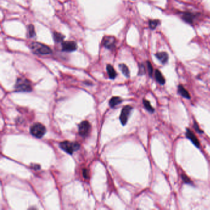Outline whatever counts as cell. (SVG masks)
Returning a JSON list of instances; mask_svg holds the SVG:
<instances>
[{
	"mask_svg": "<svg viewBox=\"0 0 210 210\" xmlns=\"http://www.w3.org/2000/svg\"><path fill=\"white\" fill-rule=\"evenodd\" d=\"M30 48L35 54L48 55L52 53V49L49 46L41 43L33 42L30 45Z\"/></svg>",
	"mask_w": 210,
	"mask_h": 210,
	"instance_id": "obj_1",
	"label": "cell"
},
{
	"mask_svg": "<svg viewBox=\"0 0 210 210\" xmlns=\"http://www.w3.org/2000/svg\"><path fill=\"white\" fill-rule=\"evenodd\" d=\"M15 89L17 91L20 92H30L32 88L30 82L25 78H18L15 85Z\"/></svg>",
	"mask_w": 210,
	"mask_h": 210,
	"instance_id": "obj_2",
	"label": "cell"
},
{
	"mask_svg": "<svg viewBox=\"0 0 210 210\" xmlns=\"http://www.w3.org/2000/svg\"><path fill=\"white\" fill-rule=\"evenodd\" d=\"M46 129L45 126L41 123H36L30 128L31 134L37 138H42L46 133Z\"/></svg>",
	"mask_w": 210,
	"mask_h": 210,
	"instance_id": "obj_3",
	"label": "cell"
},
{
	"mask_svg": "<svg viewBox=\"0 0 210 210\" xmlns=\"http://www.w3.org/2000/svg\"><path fill=\"white\" fill-rule=\"evenodd\" d=\"M61 148L69 154H72L75 151L79 148V144L77 142H71L69 141H64L60 143Z\"/></svg>",
	"mask_w": 210,
	"mask_h": 210,
	"instance_id": "obj_4",
	"label": "cell"
},
{
	"mask_svg": "<svg viewBox=\"0 0 210 210\" xmlns=\"http://www.w3.org/2000/svg\"><path fill=\"white\" fill-rule=\"evenodd\" d=\"M117 40L113 36H105L102 39V45L106 49L113 50L116 46Z\"/></svg>",
	"mask_w": 210,
	"mask_h": 210,
	"instance_id": "obj_5",
	"label": "cell"
},
{
	"mask_svg": "<svg viewBox=\"0 0 210 210\" xmlns=\"http://www.w3.org/2000/svg\"><path fill=\"white\" fill-rule=\"evenodd\" d=\"M133 109V107L129 105L125 106L122 110V113L120 115V122L123 125H125L128 122L129 116L130 113Z\"/></svg>",
	"mask_w": 210,
	"mask_h": 210,
	"instance_id": "obj_6",
	"label": "cell"
},
{
	"mask_svg": "<svg viewBox=\"0 0 210 210\" xmlns=\"http://www.w3.org/2000/svg\"><path fill=\"white\" fill-rule=\"evenodd\" d=\"M91 125L88 121L82 122L78 126V132L83 137L87 136L90 131Z\"/></svg>",
	"mask_w": 210,
	"mask_h": 210,
	"instance_id": "obj_7",
	"label": "cell"
},
{
	"mask_svg": "<svg viewBox=\"0 0 210 210\" xmlns=\"http://www.w3.org/2000/svg\"><path fill=\"white\" fill-rule=\"evenodd\" d=\"M77 48V44L74 41H67L62 43V50L65 52H73L76 51Z\"/></svg>",
	"mask_w": 210,
	"mask_h": 210,
	"instance_id": "obj_8",
	"label": "cell"
},
{
	"mask_svg": "<svg viewBox=\"0 0 210 210\" xmlns=\"http://www.w3.org/2000/svg\"><path fill=\"white\" fill-rule=\"evenodd\" d=\"M186 136L188 139H189L192 142V143L197 146V147H199L200 146V142L199 140L198 139V138L195 136V135L194 134V133L190 130H187V132H186Z\"/></svg>",
	"mask_w": 210,
	"mask_h": 210,
	"instance_id": "obj_9",
	"label": "cell"
},
{
	"mask_svg": "<svg viewBox=\"0 0 210 210\" xmlns=\"http://www.w3.org/2000/svg\"><path fill=\"white\" fill-rule=\"evenodd\" d=\"M155 56L163 64H166L168 61L169 56H168V54L166 52L157 53L155 54Z\"/></svg>",
	"mask_w": 210,
	"mask_h": 210,
	"instance_id": "obj_10",
	"label": "cell"
},
{
	"mask_svg": "<svg viewBox=\"0 0 210 210\" xmlns=\"http://www.w3.org/2000/svg\"><path fill=\"white\" fill-rule=\"evenodd\" d=\"M182 18L185 22L189 24H192L195 19V15L194 14L190 13V12H185L182 15Z\"/></svg>",
	"mask_w": 210,
	"mask_h": 210,
	"instance_id": "obj_11",
	"label": "cell"
},
{
	"mask_svg": "<svg viewBox=\"0 0 210 210\" xmlns=\"http://www.w3.org/2000/svg\"><path fill=\"white\" fill-rule=\"evenodd\" d=\"M106 68H107V73H108L109 78L110 79H115L117 75V73L115 70L114 69V68L110 64H108Z\"/></svg>",
	"mask_w": 210,
	"mask_h": 210,
	"instance_id": "obj_12",
	"label": "cell"
},
{
	"mask_svg": "<svg viewBox=\"0 0 210 210\" xmlns=\"http://www.w3.org/2000/svg\"><path fill=\"white\" fill-rule=\"evenodd\" d=\"M178 92L183 97L186 99H190L191 96L188 91L183 87L182 85H179L178 86Z\"/></svg>",
	"mask_w": 210,
	"mask_h": 210,
	"instance_id": "obj_13",
	"label": "cell"
},
{
	"mask_svg": "<svg viewBox=\"0 0 210 210\" xmlns=\"http://www.w3.org/2000/svg\"><path fill=\"white\" fill-rule=\"evenodd\" d=\"M155 79L157 81V82H158L160 84H165V79L163 75L161 74V73L159 70H155Z\"/></svg>",
	"mask_w": 210,
	"mask_h": 210,
	"instance_id": "obj_14",
	"label": "cell"
},
{
	"mask_svg": "<svg viewBox=\"0 0 210 210\" xmlns=\"http://www.w3.org/2000/svg\"><path fill=\"white\" fill-rule=\"evenodd\" d=\"M65 38V36L60 33L54 32L53 33V39L55 42L56 43H59V42H62Z\"/></svg>",
	"mask_w": 210,
	"mask_h": 210,
	"instance_id": "obj_15",
	"label": "cell"
},
{
	"mask_svg": "<svg viewBox=\"0 0 210 210\" xmlns=\"http://www.w3.org/2000/svg\"><path fill=\"white\" fill-rule=\"evenodd\" d=\"M119 68L123 73V74L127 78L130 77V70L126 65L124 64H121L119 65Z\"/></svg>",
	"mask_w": 210,
	"mask_h": 210,
	"instance_id": "obj_16",
	"label": "cell"
},
{
	"mask_svg": "<svg viewBox=\"0 0 210 210\" xmlns=\"http://www.w3.org/2000/svg\"><path fill=\"white\" fill-rule=\"evenodd\" d=\"M27 33H28V36L29 38H33L36 36V33L35 30V27L32 24H30L28 25V29H27Z\"/></svg>",
	"mask_w": 210,
	"mask_h": 210,
	"instance_id": "obj_17",
	"label": "cell"
},
{
	"mask_svg": "<svg viewBox=\"0 0 210 210\" xmlns=\"http://www.w3.org/2000/svg\"><path fill=\"white\" fill-rule=\"evenodd\" d=\"M122 102V99L119 97H114L110 101V105L112 107H114L117 105L120 104Z\"/></svg>",
	"mask_w": 210,
	"mask_h": 210,
	"instance_id": "obj_18",
	"label": "cell"
},
{
	"mask_svg": "<svg viewBox=\"0 0 210 210\" xmlns=\"http://www.w3.org/2000/svg\"><path fill=\"white\" fill-rule=\"evenodd\" d=\"M143 104L145 107V108L150 112H153L154 111V109L152 107L150 102L147 100H145V99H144L143 100Z\"/></svg>",
	"mask_w": 210,
	"mask_h": 210,
	"instance_id": "obj_19",
	"label": "cell"
},
{
	"mask_svg": "<svg viewBox=\"0 0 210 210\" xmlns=\"http://www.w3.org/2000/svg\"><path fill=\"white\" fill-rule=\"evenodd\" d=\"M148 24H149L150 28L152 30H154L159 25L160 21H159V20H150Z\"/></svg>",
	"mask_w": 210,
	"mask_h": 210,
	"instance_id": "obj_20",
	"label": "cell"
},
{
	"mask_svg": "<svg viewBox=\"0 0 210 210\" xmlns=\"http://www.w3.org/2000/svg\"><path fill=\"white\" fill-rule=\"evenodd\" d=\"M146 65H147V70H148L149 75L152 76L153 70V67H152L151 63L149 61H147L146 62Z\"/></svg>",
	"mask_w": 210,
	"mask_h": 210,
	"instance_id": "obj_21",
	"label": "cell"
},
{
	"mask_svg": "<svg viewBox=\"0 0 210 210\" xmlns=\"http://www.w3.org/2000/svg\"><path fill=\"white\" fill-rule=\"evenodd\" d=\"M182 179H183L184 182L186 183V184H192V182L191 180L190 179V178H188L186 174H182Z\"/></svg>",
	"mask_w": 210,
	"mask_h": 210,
	"instance_id": "obj_22",
	"label": "cell"
},
{
	"mask_svg": "<svg viewBox=\"0 0 210 210\" xmlns=\"http://www.w3.org/2000/svg\"><path fill=\"white\" fill-rule=\"evenodd\" d=\"M145 72V68L143 64H141L139 66V75H142Z\"/></svg>",
	"mask_w": 210,
	"mask_h": 210,
	"instance_id": "obj_23",
	"label": "cell"
},
{
	"mask_svg": "<svg viewBox=\"0 0 210 210\" xmlns=\"http://www.w3.org/2000/svg\"><path fill=\"white\" fill-rule=\"evenodd\" d=\"M83 177L86 179L89 178V172L86 169H83Z\"/></svg>",
	"mask_w": 210,
	"mask_h": 210,
	"instance_id": "obj_24",
	"label": "cell"
},
{
	"mask_svg": "<svg viewBox=\"0 0 210 210\" xmlns=\"http://www.w3.org/2000/svg\"><path fill=\"white\" fill-rule=\"evenodd\" d=\"M194 128H195V130L198 132V133H203V131L199 128V127L198 126V125H197V124L195 122L194 123Z\"/></svg>",
	"mask_w": 210,
	"mask_h": 210,
	"instance_id": "obj_25",
	"label": "cell"
}]
</instances>
